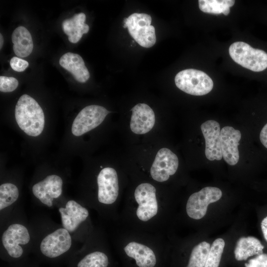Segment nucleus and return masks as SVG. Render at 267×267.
<instances>
[{
  "label": "nucleus",
  "mask_w": 267,
  "mask_h": 267,
  "mask_svg": "<svg viewBox=\"0 0 267 267\" xmlns=\"http://www.w3.org/2000/svg\"><path fill=\"white\" fill-rule=\"evenodd\" d=\"M118 222L121 227L163 234L168 215V204L158 195L152 183L141 182L132 197L122 204Z\"/></svg>",
  "instance_id": "obj_1"
},
{
  "label": "nucleus",
  "mask_w": 267,
  "mask_h": 267,
  "mask_svg": "<svg viewBox=\"0 0 267 267\" xmlns=\"http://www.w3.org/2000/svg\"><path fill=\"white\" fill-rule=\"evenodd\" d=\"M113 240L114 245L133 260L137 267H155L158 252L165 245L163 234L123 227L116 231Z\"/></svg>",
  "instance_id": "obj_2"
},
{
  "label": "nucleus",
  "mask_w": 267,
  "mask_h": 267,
  "mask_svg": "<svg viewBox=\"0 0 267 267\" xmlns=\"http://www.w3.org/2000/svg\"><path fill=\"white\" fill-rule=\"evenodd\" d=\"M61 225L76 241L85 243L94 232L89 208L74 200L58 204Z\"/></svg>",
  "instance_id": "obj_3"
},
{
  "label": "nucleus",
  "mask_w": 267,
  "mask_h": 267,
  "mask_svg": "<svg viewBox=\"0 0 267 267\" xmlns=\"http://www.w3.org/2000/svg\"><path fill=\"white\" fill-rule=\"evenodd\" d=\"M38 235L33 233V244L44 256L53 259L69 252L76 241L61 225L47 226Z\"/></svg>",
  "instance_id": "obj_4"
},
{
  "label": "nucleus",
  "mask_w": 267,
  "mask_h": 267,
  "mask_svg": "<svg viewBox=\"0 0 267 267\" xmlns=\"http://www.w3.org/2000/svg\"><path fill=\"white\" fill-rule=\"evenodd\" d=\"M33 244V230L26 222L12 219L3 226L0 245L10 257L18 259L22 257L26 249Z\"/></svg>",
  "instance_id": "obj_5"
},
{
  "label": "nucleus",
  "mask_w": 267,
  "mask_h": 267,
  "mask_svg": "<svg viewBox=\"0 0 267 267\" xmlns=\"http://www.w3.org/2000/svg\"><path fill=\"white\" fill-rule=\"evenodd\" d=\"M15 117L19 128L28 135L37 136L43 132L44 115L38 102L32 97L22 95L15 108Z\"/></svg>",
  "instance_id": "obj_6"
},
{
  "label": "nucleus",
  "mask_w": 267,
  "mask_h": 267,
  "mask_svg": "<svg viewBox=\"0 0 267 267\" xmlns=\"http://www.w3.org/2000/svg\"><path fill=\"white\" fill-rule=\"evenodd\" d=\"M229 54L236 63L254 72H261L267 68V53L246 43H233L229 47Z\"/></svg>",
  "instance_id": "obj_7"
},
{
  "label": "nucleus",
  "mask_w": 267,
  "mask_h": 267,
  "mask_svg": "<svg viewBox=\"0 0 267 267\" xmlns=\"http://www.w3.org/2000/svg\"><path fill=\"white\" fill-rule=\"evenodd\" d=\"M176 86L188 94L201 96L210 92L213 88L212 79L204 72L188 69L178 72L175 78Z\"/></svg>",
  "instance_id": "obj_8"
},
{
  "label": "nucleus",
  "mask_w": 267,
  "mask_h": 267,
  "mask_svg": "<svg viewBox=\"0 0 267 267\" xmlns=\"http://www.w3.org/2000/svg\"><path fill=\"white\" fill-rule=\"evenodd\" d=\"M150 15L134 13L124 19V28H128L131 36L141 46L149 48L156 43L155 28L149 25L148 19Z\"/></svg>",
  "instance_id": "obj_9"
},
{
  "label": "nucleus",
  "mask_w": 267,
  "mask_h": 267,
  "mask_svg": "<svg viewBox=\"0 0 267 267\" xmlns=\"http://www.w3.org/2000/svg\"><path fill=\"white\" fill-rule=\"evenodd\" d=\"M222 196L221 190L216 187L207 186L189 196L185 204V212L188 217L198 220L206 215L208 206L218 201Z\"/></svg>",
  "instance_id": "obj_10"
},
{
  "label": "nucleus",
  "mask_w": 267,
  "mask_h": 267,
  "mask_svg": "<svg viewBox=\"0 0 267 267\" xmlns=\"http://www.w3.org/2000/svg\"><path fill=\"white\" fill-rule=\"evenodd\" d=\"M110 112L103 106L89 105L84 108L74 119L72 133L77 136L95 128L101 124Z\"/></svg>",
  "instance_id": "obj_11"
},
{
  "label": "nucleus",
  "mask_w": 267,
  "mask_h": 267,
  "mask_svg": "<svg viewBox=\"0 0 267 267\" xmlns=\"http://www.w3.org/2000/svg\"><path fill=\"white\" fill-rule=\"evenodd\" d=\"M63 180L56 175H50L34 184L32 193L41 205L48 208L55 205L62 193Z\"/></svg>",
  "instance_id": "obj_12"
},
{
  "label": "nucleus",
  "mask_w": 267,
  "mask_h": 267,
  "mask_svg": "<svg viewBox=\"0 0 267 267\" xmlns=\"http://www.w3.org/2000/svg\"><path fill=\"white\" fill-rule=\"evenodd\" d=\"M178 166L177 156L168 148H161L158 151L150 168V176L158 182L167 181L176 173Z\"/></svg>",
  "instance_id": "obj_13"
},
{
  "label": "nucleus",
  "mask_w": 267,
  "mask_h": 267,
  "mask_svg": "<svg viewBox=\"0 0 267 267\" xmlns=\"http://www.w3.org/2000/svg\"><path fill=\"white\" fill-rule=\"evenodd\" d=\"M89 243L91 251L78 262L77 267H108L109 257L103 249L107 243L100 230L96 229Z\"/></svg>",
  "instance_id": "obj_14"
},
{
  "label": "nucleus",
  "mask_w": 267,
  "mask_h": 267,
  "mask_svg": "<svg viewBox=\"0 0 267 267\" xmlns=\"http://www.w3.org/2000/svg\"><path fill=\"white\" fill-rule=\"evenodd\" d=\"M201 129L205 140L206 158L210 161L221 160L222 156L219 123L215 120L207 121L202 124Z\"/></svg>",
  "instance_id": "obj_15"
},
{
  "label": "nucleus",
  "mask_w": 267,
  "mask_h": 267,
  "mask_svg": "<svg viewBox=\"0 0 267 267\" xmlns=\"http://www.w3.org/2000/svg\"><path fill=\"white\" fill-rule=\"evenodd\" d=\"M241 138L240 131L225 126L221 130V145L222 156L229 165H236L239 159L238 146Z\"/></svg>",
  "instance_id": "obj_16"
},
{
  "label": "nucleus",
  "mask_w": 267,
  "mask_h": 267,
  "mask_svg": "<svg viewBox=\"0 0 267 267\" xmlns=\"http://www.w3.org/2000/svg\"><path fill=\"white\" fill-rule=\"evenodd\" d=\"M130 128L136 134H141L149 132L155 122V114L152 108L145 103L135 105L132 109Z\"/></svg>",
  "instance_id": "obj_17"
},
{
  "label": "nucleus",
  "mask_w": 267,
  "mask_h": 267,
  "mask_svg": "<svg viewBox=\"0 0 267 267\" xmlns=\"http://www.w3.org/2000/svg\"><path fill=\"white\" fill-rule=\"evenodd\" d=\"M59 64L80 83H85L89 78V73L84 60L79 54L71 52L65 53L60 57Z\"/></svg>",
  "instance_id": "obj_18"
},
{
  "label": "nucleus",
  "mask_w": 267,
  "mask_h": 267,
  "mask_svg": "<svg viewBox=\"0 0 267 267\" xmlns=\"http://www.w3.org/2000/svg\"><path fill=\"white\" fill-rule=\"evenodd\" d=\"M86 16L81 12L76 14L70 19L63 21L62 27L64 33L68 36V40L72 43H77L84 34L89 31V26L85 23Z\"/></svg>",
  "instance_id": "obj_19"
},
{
  "label": "nucleus",
  "mask_w": 267,
  "mask_h": 267,
  "mask_svg": "<svg viewBox=\"0 0 267 267\" xmlns=\"http://www.w3.org/2000/svg\"><path fill=\"white\" fill-rule=\"evenodd\" d=\"M264 246L254 236L242 237L237 241L234 256L237 261L246 260L249 257L263 253Z\"/></svg>",
  "instance_id": "obj_20"
},
{
  "label": "nucleus",
  "mask_w": 267,
  "mask_h": 267,
  "mask_svg": "<svg viewBox=\"0 0 267 267\" xmlns=\"http://www.w3.org/2000/svg\"><path fill=\"white\" fill-rule=\"evenodd\" d=\"M11 39L13 51L18 57H25L31 53L33 42L30 33L25 27L16 28L13 32Z\"/></svg>",
  "instance_id": "obj_21"
},
{
  "label": "nucleus",
  "mask_w": 267,
  "mask_h": 267,
  "mask_svg": "<svg viewBox=\"0 0 267 267\" xmlns=\"http://www.w3.org/2000/svg\"><path fill=\"white\" fill-rule=\"evenodd\" d=\"M19 197L17 186L10 182L3 183L0 185V217L13 207Z\"/></svg>",
  "instance_id": "obj_22"
},
{
  "label": "nucleus",
  "mask_w": 267,
  "mask_h": 267,
  "mask_svg": "<svg viewBox=\"0 0 267 267\" xmlns=\"http://www.w3.org/2000/svg\"><path fill=\"white\" fill-rule=\"evenodd\" d=\"M235 3L232 0H199L200 9L205 13L227 15L230 12V7Z\"/></svg>",
  "instance_id": "obj_23"
},
{
  "label": "nucleus",
  "mask_w": 267,
  "mask_h": 267,
  "mask_svg": "<svg viewBox=\"0 0 267 267\" xmlns=\"http://www.w3.org/2000/svg\"><path fill=\"white\" fill-rule=\"evenodd\" d=\"M210 248V244L205 241L196 245L191 251L185 267H204Z\"/></svg>",
  "instance_id": "obj_24"
},
{
  "label": "nucleus",
  "mask_w": 267,
  "mask_h": 267,
  "mask_svg": "<svg viewBox=\"0 0 267 267\" xmlns=\"http://www.w3.org/2000/svg\"><path fill=\"white\" fill-rule=\"evenodd\" d=\"M224 245V241L222 238H217L213 242L204 267H219Z\"/></svg>",
  "instance_id": "obj_25"
},
{
  "label": "nucleus",
  "mask_w": 267,
  "mask_h": 267,
  "mask_svg": "<svg viewBox=\"0 0 267 267\" xmlns=\"http://www.w3.org/2000/svg\"><path fill=\"white\" fill-rule=\"evenodd\" d=\"M18 86V80L14 77H0V90L3 92H9L14 90Z\"/></svg>",
  "instance_id": "obj_26"
},
{
  "label": "nucleus",
  "mask_w": 267,
  "mask_h": 267,
  "mask_svg": "<svg viewBox=\"0 0 267 267\" xmlns=\"http://www.w3.org/2000/svg\"><path fill=\"white\" fill-rule=\"evenodd\" d=\"M245 267H267V254H261L245 264Z\"/></svg>",
  "instance_id": "obj_27"
},
{
  "label": "nucleus",
  "mask_w": 267,
  "mask_h": 267,
  "mask_svg": "<svg viewBox=\"0 0 267 267\" xmlns=\"http://www.w3.org/2000/svg\"><path fill=\"white\" fill-rule=\"evenodd\" d=\"M10 65L11 68L17 72L24 71L29 66V63L22 58L17 57H13L10 61Z\"/></svg>",
  "instance_id": "obj_28"
},
{
  "label": "nucleus",
  "mask_w": 267,
  "mask_h": 267,
  "mask_svg": "<svg viewBox=\"0 0 267 267\" xmlns=\"http://www.w3.org/2000/svg\"><path fill=\"white\" fill-rule=\"evenodd\" d=\"M260 139L263 145L267 148V123L260 132Z\"/></svg>",
  "instance_id": "obj_29"
},
{
  "label": "nucleus",
  "mask_w": 267,
  "mask_h": 267,
  "mask_svg": "<svg viewBox=\"0 0 267 267\" xmlns=\"http://www.w3.org/2000/svg\"><path fill=\"white\" fill-rule=\"evenodd\" d=\"M261 228L264 237L267 242V216L262 221Z\"/></svg>",
  "instance_id": "obj_30"
},
{
  "label": "nucleus",
  "mask_w": 267,
  "mask_h": 267,
  "mask_svg": "<svg viewBox=\"0 0 267 267\" xmlns=\"http://www.w3.org/2000/svg\"><path fill=\"white\" fill-rule=\"evenodd\" d=\"M3 43V38L2 34H0V48L1 49Z\"/></svg>",
  "instance_id": "obj_31"
}]
</instances>
